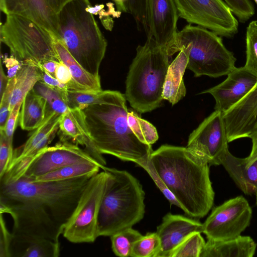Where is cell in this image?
I'll list each match as a JSON object with an SVG mask.
<instances>
[{"instance_id":"cell-4","label":"cell","mask_w":257,"mask_h":257,"mask_svg":"<svg viewBox=\"0 0 257 257\" xmlns=\"http://www.w3.org/2000/svg\"><path fill=\"white\" fill-rule=\"evenodd\" d=\"M57 17L59 40L86 71L100 77L107 41L91 12L89 1L72 0Z\"/></svg>"},{"instance_id":"cell-12","label":"cell","mask_w":257,"mask_h":257,"mask_svg":"<svg viewBox=\"0 0 257 257\" xmlns=\"http://www.w3.org/2000/svg\"><path fill=\"white\" fill-rule=\"evenodd\" d=\"M90 162L102 166L85 149L68 141H59L53 146L47 147L25 165L17 168L21 173L30 179L66 166Z\"/></svg>"},{"instance_id":"cell-15","label":"cell","mask_w":257,"mask_h":257,"mask_svg":"<svg viewBox=\"0 0 257 257\" xmlns=\"http://www.w3.org/2000/svg\"><path fill=\"white\" fill-rule=\"evenodd\" d=\"M179 18L173 0H146L147 36H152L159 45L166 48L178 33Z\"/></svg>"},{"instance_id":"cell-22","label":"cell","mask_w":257,"mask_h":257,"mask_svg":"<svg viewBox=\"0 0 257 257\" xmlns=\"http://www.w3.org/2000/svg\"><path fill=\"white\" fill-rule=\"evenodd\" d=\"M60 244L44 238L13 234L11 257H58Z\"/></svg>"},{"instance_id":"cell-44","label":"cell","mask_w":257,"mask_h":257,"mask_svg":"<svg viewBox=\"0 0 257 257\" xmlns=\"http://www.w3.org/2000/svg\"><path fill=\"white\" fill-rule=\"evenodd\" d=\"M3 61L7 69V76L9 79L15 77L22 65V62L13 55L10 57L5 56Z\"/></svg>"},{"instance_id":"cell-41","label":"cell","mask_w":257,"mask_h":257,"mask_svg":"<svg viewBox=\"0 0 257 257\" xmlns=\"http://www.w3.org/2000/svg\"><path fill=\"white\" fill-rule=\"evenodd\" d=\"M0 217V257H11L13 233L10 232L7 229L3 213H1Z\"/></svg>"},{"instance_id":"cell-3","label":"cell","mask_w":257,"mask_h":257,"mask_svg":"<svg viewBox=\"0 0 257 257\" xmlns=\"http://www.w3.org/2000/svg\"><path fill=\"white\" fill-rule=\"evenodd\" d=\"M125 95L106 90L103 100L83 109L85 123L93 145L101 154H108L140 166L148 162L152 145L141 142L130 127Z\"/></svg>"},{"instance_id":"cell-29","label":"cell","mask_w":257,"mask_h":257,"mask_svg":"<svg viewBox=\"0 0 257 257\" xmlns=\"http://www.w3.org/2000/svg\"><path fill=\"white\" fill-rule=\"evenodd\" d=\"M33 90L46 101V117L53 112H56L62 115L69 109V107L63 94L48 86L43 81H38L33 87Z\"/></svg>"},{"instance_id":"cell-2","label":"cell","mask_w":257,"mask_h":257,"mask_svg":"<svg viewBox=\"0 0 257 257\" xmlns=\"http://www.w3.org/2000/svg\"><path fill=\"white\" fill-rule=\"evenodd\" d=\"M150 160L186 214L197 219L207 214L215 195L207 163L186 147L169 145L153 151Z\"/></svg>"},{"instance_id":"cell-37","label":"cell","mask_w":257,"mask_h":257,"mask_svg":"<svg viewBox=\"0 0 257 257\" xmlns=\"http://www.w3.org/2000/svg\"><path fill=\"white\" fill-rule=\"evenodd\" d=\"M239 22L245 23L254 14V7L249 0H223Z\"/></svg>"},{"instance_id":"cell-50","label":"cell","mask_w":257,"mask_h":257,"mask_svg":"<svg viewBox=\"0 0 257 257\" xmlns=\"http://www.w3.org/2000/svg\"><path fill=\"white\" fill-rule=\"evenodd\" d=\"M120 12L127 13L126 4L129 0H112Z\"/></svg>"},{"instance_id":"cell-40","label":"cell","mask_w":257,"mask_h":257,"mask_svg":"<svg viewBox=\"0 0 257 257\" xmlns=\"http://www.w3.org/2000/svg\"><path fill=\"white\" fill-rule=\"evenodd\" d=\"M13 159L5 130H0V178L7 171Z\"/></svg>"},{"instance_id":"cell-33","label":"cell","mask_w":257,"mask_h":257,"mask_svg":"<svg viewBox=\"0 0 257 257\" xmlns=\"http://www.w3.org/2000/svg\"><path fill=\"white\" fill-rule=\"evenodd\" d=\"M161 249L160 238L155 232H148L134 243L131 256L157 257Z\"/></svg>"},{"instance_id":"cell-11","label":"cell","mask_w":257,"mask_h":257,"mask_svg":"<svg viewBox=\"0 0 257 257\" xmlns=\"http://www.w3.org/2000/svg\"><path fill=\"white\" fill-rule=\"evenodd\" d=\"M252 209L242 195L214 207L203 223L207 239L225 240L236 237L249 225Z\"/></svg>"},{"instance_id":"cell-38","label":"cell","mask_w":257,"mask_h":257,"mask_svg":"<svg viewBox=\"0 0 257 257\" xmlns=\"http://www.w3.org/2000/svg\"><path fill=\"white\" fill-rule=\"evenodd\" d=\"M141 167L148 172L156 186L163 194L166 198L169 201L170 204L180 208V204L157 173L150 159L148 163L143 165Z\"/></svg>"},{"instance_id":"cell-52","label":"cell","mask_w":257,"mask_h":257,"mask_svg":"<svg viewBox=\"0 0 257 257\" xmlns=\"http://www.w3.org/2000/svg\"><path fill=\"white\" fill-rule=\"evenodd\" d=\"M254 1V2L256 3V4L257 5V0H253Z\"/></svg>"},{"instance_id":"cell-28","label":"cell","mask_w":257,"mask_h":257,"mask_svg":"<svg viewBox=\"0 0 257 257\" xmlns=\"http://www.w3.org/2000/svg\"><path fill=\"white\" fill-rule=\"evenodd\" d=\"M101 166L97 164L86 162L75 164L53 170L30 179L35 182H51L68 180L99 173Z\"/></svg>"},{"instance_id":"cell-31","label":"cell","mask_w":257,"mask_h":257,"mask_svg":"<svg viewBox=\"0 0 257 257\" xmlns=\"http://www.w3.org/2000/svg\"><path fill=\"white\" fill-rule=\"evenodd\" d=\"M142 235L131 228L118 232L110 236L114 253L118 256H131L134 243Z\"/></svg>"},{"instance_id":"cell-8","label":"cell","mask_w":257,"mask_h":257,"mask_svg":"<svg viewBox=\"0 0 257 257\" xmlns=\"http://www.w3.org/2000/svg\"><path fill=\"white\" fill-rule=\"evenodd\" d=\"M1 42L12 55L20 61H32L38 64L53 60L60 62L50 32L27 18L8 15L0 31Z\"/></svg>"},{"instance_id":"cell-18","label":"cell","mask_w":257,"mask_h":257,"mask_svg":"<svg viewBox=\"0 0 257 257\" xmlns=\"http://www.w3.org/2000/svg\"><path fill=\"white\" fill-rule=\"evenodd\" d=\"M0 9L6 15H17L30 19L59 40L57 14L44 0H0Z\"/></svg>"},{"instance_id":"cell-14","label":"cell","mask_w":257,"mask_h":257,"mask_svg":"<svg viewBox=\"0 0 257 257\" xmlns=\"http://www.w3.org/2000/svg\"><path fill=\"white\" fill-rule=\"evenodd\" d=\"M257 83V75L244 66L235 67L220 84L200 93H209L215 100V110L227 111L243 97Z\"/></svg>"},{"instance_id":"cell-21","label":"cell","mask_w":257,"mask_h":257,"mask_svg":"<svg viewBox=\"0 0 257 257\" xmlns=\"http://www.w3.org/2000/svg\"><path fill=\"white\" fill-rule=\"evenodd\" d=\"M238 187L246 195L255 194L257 190V160L246 166V159L232 155L228 145L225 146L218 159Z\"/></svg>"},{"instance_id":"cell-30","label":"cell","mask_w":257,"mask_h":257,"mask_svg":"<svg viewBox=\"0 0 257 257\" xmlns=\"http://www.w3.org/2000/svg\"><path fill=\"white\" fill-rule=\"evenodd\" d=\"M128 124L136 137L142 143L152 145L158 140L156 128L135 111L128 110Z\"/></svg>"},{"instance_id":"cell-39","label":"cell","mask_w":257,"mask_h":257,"mask_svg":"<svg viewBox=\"0 0 257 257\" xmlns=\"http://www.w3.org/2000/svg\"><path fill=\"white\" fill-rule=\"evenodd\" d=\"M16 82L15 77L10 79L5 91L1 98L0 130H5L10 114V106L12 92Z\"/></svg>"},{"instance_id":"cell-6","label":"cell","mask_w":257,"mask_h":257,"mask_svg":"<svg viewBox=\"0 0 257 257\" xmlns=\"http://www.w3.org/2000/svg\"><path fill=\"white\" fill-rule=\"evenodd\" d=\"M137 48L125 81V96L140 113L150 112L162 104L166 75L170 65L165 48L151 36Z\"/></svg>"},{"instance_id":"cell-20","label":"cell","mask_w":257,"mask_h":257,"mask_svg":"<svg viewBox=\"0 0 257 257\" xmlns=\"http://www.w3.org/2000/svg\"><path fill=\"white\" fill-rule=\"evenodd\" d=\"M61 116V114L53 112L46 116L25 143L14 150L9 167L16 164L26 165L39 151L48 147L59 130Z\"/></svg>"},{"instance_id":"cell-47","label":"cell","mask_w":257,"mask_h":257,"mask_svg":"<svg viewBox=\"0 0 257 257\" xmlns=\"http://www.w3.org/2000/svg\"><path fill=\"white\" fill-rule=\"evenodd\" d=\"M59 62L57 61L49 60L40 62L38 65L52 76L55 77V71Z\"/></svg>"},{"instance_id":"cell-48","label":"cell","mask_w":257,"mask_h":257,"mask_svg":"<svg viewBox=\"0 0 257 257\" xmlns=\"http://www.w3.org/2000/svg\"><path fill=\"white\" fill-rule=\"evenodd\" d=\"M48 6L56 14L72 0H44Z\"/></svg>"},{"instance_id":"cell-17","label":"cell","mask_w":257,"mask_h":257,"mask_svg":"<svg viewBox=\"0 0 257 257\" xmlns=\"http://www.w3.org/2000/svg\"><path fill=\"white\" fill-rule=\"evenodd\" d=\"M203 223L183 215L168 213L157 227L161 241L157 257H170L172 252L190 234L202 233Z\"/></svg>"},{"instance_id":"cell-26","label":"cell","mask_w":257,"mask_h":257,"mask_svg":"<svg viewBox=\"0 0 257 257\" xmlns=\"http://www.w3.org/2000/svg\"><path fill=\"white\" fill-rule=\"evenodd\" d=\"M19 114V124L25 131L38 128L46 117L47 102L33 89L26 95Z\"/></svg>"},{"instance_id":"cell-34","label":"cell","mask_w":257,"mask_h":257,"mask_svg":"<svg viewBox=\"0 0 257 257\" xmlns=\"http://www.w3.org/2000/svg\"><path fill=\"white\" fill-rule=\"evenodd\" d=\"M205 243L200 232L193 233L172 252L170 257H200Z\"/></svg>"},{"instance_id":"cell-35","label":"cell","mask_w":257,"mask_h":257,"mask_svg":"<svg viewBox=\"0 0 257 257\" xmlns=\"http://www.w3.org/2000/svg\"><path fill=\"white\" fill-rule=\"evenodd\" d=\"M246 62L244 66L257 75V22H250L246 30Z\"/></svg>"},{"instance_id":"cell-19","label":"cell","mask_w":257,"mask_h":257,"mask_svg":"<svg viewBox=\"0 0 257 257\" xmlns=\"http://www.w3.org/2000/svg\"><path fill=\"white\" fill-rule=\"evenodd\" d=\"M58 135L60 141H68L81 145L102 167L106 161L93 145L88 135L82 111L79 108H71L61 116Z\"/></svg>"},{"instance_id":"cell-10","label":"cell","mask_w":257,"mask_h":257,"mask_svg":"<svg viewBox=\"0 0 257 257\" xmlns=\"http://www.w3.org/2000/svg\"><path fill=\"white\" fill-rule=\"evenodd\" d=\"M179 18L207 29L221 37L231 38L238 23L223 0H173Z\"/></svg>"},{"instance_id":"cell-49","label":"cell","mask_w":257,"mask_h":257,"mask_svg":"<svg viewBox=\"0 0 257 257\" xmlns=\"http://www.w3.org/2000/svg\"><path fill=\"white\" fill-rule=\"evenodd\" d=\"M0 66V98H1L7 87L9 79L4 71L2 63Z\"/></svg>"},{"instance_id":"cell-16","label":"cell","mask_w":257,"mask_h":257,"mask_svg":"<svg viewBox=\"0 0 257 257\" xmlns=\"http://www.w3.org/2000/svg\"><path fill=\"white\" fill-rule=\"evenodd\" d=\"M228 143L249 138L257 120V83L239 101L223 112Z\"/></svg>"},{"instance_id":"cell-27","label":"cell","mask_w":257,"mask_h":257,"mask_svg":"<svg viewBox=\"0 0 257 257\" xmlns=\"http://www.w3.org/2000/svg\"><path fill=\"white\" fill-rule=\"evenodd\" d=\"M15 76L16 82L12 92L10 111L16 104L23 102L28 92L42 80V73L38 64L32 61H24Z\"/></svg>"},{"instance_id":"cell-45","label":"cell","mask_w":257,"mask_h":257,"mask_svg":"<svg viewBox=\"0 0 257 257\" xmlns=\"http://www.w3.org/2000/svg\"><path fill=\"white\" fill-rule=\"evenodd\" d=\"M55 78L61 83L68 84L72 81V77L68 67L62 62H59L55 71Z\"/></svg>"},{"instance_id":"cell-46","label":"cell","mask_w":257,"mask_h":257,"mask_svg":"<svg viewBox=\"0 0 257 257\" xmlns=\"http://www.w3.org/2000/svg\"><path fill=\"white\" fill-rule=\"evenodd\" d=\"M249 138L251 140L252 147L249 155L246 158L247 166L251 165L257 160V120L252 128Z\"/></svg>"},{"instance_id":"cell-7","label":"cell","mask_w":257,"mask_h":257,"mask_svg":"<svg viewBox=\"0 0 257 257\" xmlns=\"http://www.w3.org/2000/svg\"><path fill=\"white\" fill-rule=\"evenodd\" d=\"M182 47L188 50L187 68L195 77L217 78L227 75L236 67V59L224 46L221 37L200 26L186 25L178 32L166 49L170 57Z\"/></svg>"},{"instance_id":"cell-9","label":"cell","mask_w":257,"mask_h":257,"mask_svg":"<svg viewBox=\"0 0 257 257\" xmlns=\"http://www.w3.org/2000/svg\"><path fill=\"white\" fill-rule=\"evenodd\" d=\"M107 180V174L103 170L89 180L65 224L62 235L69 241L75 243L93 242L99 237L98 216Z\"/></svg>"},{"instance_id":"cell-5","label":"cell","mask_w":257,"mask_h":257,"mask_svg":"<svg viewBox=\"0 0 257 257\" xmlns=\"http://www.w3.org/2000/svg\"><path fill=\"white\" fill-rule=\"evenodd\" d=\"M107 174L98 220V236H110L140 221L145 212V192L140 181L125 170L104 166Z\"/></svg>"},{"instance_id":"cell-23","label":"cell","mask_w":257,"mask_h":257,"mask_svg":"<svg viewBox=\"0 0 257 257\" xmlns=\"http://www.w3.org/2000/svg\"><path fill=\"white\" fill-rule=\"evenodd\" d=\"M257 244L249 236L225 240L208 239L200 257H253Z\"/></svg>"},{"instance_id":"cell-51","label":"cell","mask_w":257,"mask_h":257,"mask_svg":"<svg viewBox=\"0 0 257 257\" xmlns=\"http://www.w3.org/2000/svg\"><path fill=\"white\" fill-rule=\"evenodd\" d=\"M255 196H256V202H255V204H256V206H257V190H256V192H255Z\"/></svg>"},{"instance_id":"cell-25","label":"cell","mask_w":257,"mask_h":257,"mask_svg":"<svg viewBox=\"0 0 257 257\" xmlns=\"http://www.w3.org/2000/svg\"><path fill=\"white\" fill-rule=\"evenodd\" d=\"M54 46L60 62L68 67L72 75V81L67 84L68 89L88 91L102 89L100 78L96 77L86 71L72 56L60 40L55 39Z\"/></svg>"},{"instance_id":"cell-42","label":"cell","mask_w":257,"mask_h":257,"mask_svg":"<svg viewBox=\"0 0 257 257\" xmlns=\"http://www.w3.org/2000/svg\"><path fill=\"white\" fill-rule=\"evenodd\" d=\"M23 102L16 104L10 111L5 127V132L7 137L9 147L13 156V140L14 131L16 128L17 120L19 116L20 108Z\"/></svg>"},{"instance_id":"cell-1","label":"cell","mask_w":257,"mask_h":257,"mask_svg":"<svg viewBox=\"0 0 257 257\" xmlns=\"http://www.w3.org/2000/svg\"><path fill=\"white\" fill-rule=\"evenodd\" d=\"M95 175L51 182H35L25 176L0 181V213L12 217L14 234L59 242L65 224Z\"/></svg>"},{"instance_id":"cell-32","label":"cell","mask_w":257,"mask_h":257,"mask_svg":"<svg viewBox=\"0 0 257 257\" xmlns=\"http://www.w3.org/2000/svg\"><path fill=\"white\" fill-rule=\"evenodd\" d=\"M106 90H77L68 89L67 104L71 108L83 109L89 105L101 102Z\"/></svg>"},{"instance_id":"cell-36","label":"cell","mask_w":257,"mask_h":257,"mask_svg":"<svg viewBox=\"0 0 257 257\" xmlns=\"http://www.w3.org/2000/svg\"><path fill=\"white\" fill-rule=\"evenodd\" d=\"M127 13L135 20L138 30L149 32L146 19V0H129L126 4Z\"/></svg>"},{"instance_id":"cell-24","label":"cell","mask_w":257,"mask_h":257,"mask_svg":"<svg viewBox=\"0 0 257 257\" xmlns=\"http://www.w3.org/2000/svg\"><path fill=\"white\" fill-rule=\"evenodd\" d=\"M188 62V50L182 47L169 66L164 84L163 98L169 101L172 105L178 102L186 94L183 76Z\"/></svg>"},{"instance_id":"cell-13","label":"cell","mask_w":257,"mask_h":257,"mask_svg":"<svg viewBox=\"0 0 257 257\" xmlns=\"http://www.w3.org/2000/svg\"><path fill=\"white\" fill-rule=\"evenodd\" d=\"M228 143L223 113L214 110L190 134L186 148L209 165L216 166Z\"/></svg>"},{"instance_id":"cell-43","label":"cell","mask_w":257,"mask_h":257,"mask_svg":"<svg viewBox=\"0 0 257 257\" xmlns=\"http://www.w3.org/2000/svg\"><path fill=\"white\" fill-rule=\"evenodd\" d=\"M39 67L41 70V81L44 82L48 86L55 89L56 90L60 91L61 93H62L65 97L67 102V93L68 91V87L67 84L61 83L55 77L52 76L41 67Z\"/></svg>"}]
</instances>
